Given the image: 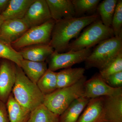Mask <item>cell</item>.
<instances>
[{"instance_id":"f546056e","label":"cell","mask_w":122,"mask_h":122,"mask_svg":"<svg viewBox=\"0 0 122 122\" xmlns=\"http://www.w3.org/2000/svg\"><path fill=\"white\" fill-rule=\"evenodd\" d=\"M9 2L10 0H0V15L5 11Z\"/></svg>"},{"instance_id":"30bf717a","label":"cell","mask_w":122,"mask_h":122,"mask_svg":"<svg viewBox=\"0 0 122 122\" xmlns=\"http://www.w3.org/2000/svg\"><path fill=\"white\" fill-rule=\"evenodd\" d=\"M51 19L46 0H35L22 20L30 29L42 25Z\"/></svg>"},{"instance_id":"6da1fadb","label":"cell","mask_w":122,"mask_h":122,"mask_svg":"<svg viewBox=\"0 0 122 122\" xmlns=\"http://www.w3.org/2000/svg\"><path fill=\"white\" fill-rule=\"evenodd\" d=\"M100 16L98 14L63 19L55 21L49 45L58 53L67 50L71 41Z\"/></svg>"},{"instance_id":"7c38bea8","label":"cell","mask_w":122,"mask_h":122,"mask_svg":"<svg viewBox=\"0 0 122 122\" xmlns=\"http://www.w3.org/2000/svg\"><path fill=\"white\" fill-rule=\"evenodd\" d=\"M104 96L91 99L77 122H104Z\"/></svg>"},{"instance_id":"ffe728a7","label":"cell","mask_w":122,"mask_h":122,"mask_svg":"<svg viewBox=\"0 0 122 122\" xmlns=\"http://www.w3.org/2000/svg\"><path fill=\"white\" fill-rule=\"evenodd\" d=\"M20 68L28 78L36 84L48 69L45 62H38L24 59L21 61Z\"/></svg>"},{"instance_id":"1f68e13d","label":"cell","mask_w":122,"mask_h":122,"mask_svg":"<svg viewBox=\"0 0 122 122\" xmlns=\"http://www.w3.org/2000/svg\"></svg>"},{"instance_id":"4fadbf2b","label":"cell","mask_w":122,"mask_h":122,"mask_svg":"<svg viewBox=\"0 0 122 122\" xmlns=\"http://www.w3.org/2000/svg\"><path fill=\"white\" fill-rule=\"evenodd\" d=\"M51 18L55 21L75 17L71 0H46Z\"/></svg>"},{"instance_id":"2e32d148","label":"cell","mask_w":122,"mask_h":122,"mask_svg":"<svg viewBox=\"0 0 122 122\" xmlns=\"http://www.w3.org/2000/svg\"><path fill=\"white\" fill-rule=\"evenodd\" d=\"M35 0H10L7 8L1 14L4 20L23 19Z\"/></svg>"},{"instance_id":"d4e9b609","label":"cell","mask_w":122,"mask_h":122,"mask_svg":"<svg viewBox=\"0 0 122 122\" xmlns=\"http://www.w3.org/2000/svg\"><path fill=\"white\" fill-rule=\"evenodd\" d=\"M75 12V17L97 10L100 0H71Z\"/></svg>"},{"instance_id":"8992f818","label":"cell","mask_w":122,"mask_h":122,"mask_svg":"<svg viewBox=\"0 0 122 122\" xmlns=\"http://www.w3.org/2000/svg\"><path fill=\"white\" fill-rule=\"evenodd\" d=\"M55 22L52 19L39 26L29 29L19 39L11 44V46L15 49H20L33 45L49 44Z\"/></svg>"},{"instance_id":"5b68a950","label":"cell","mask_w":122,"mask_h":122,"mask_svg":"<svg viewBox=\"0 0 122 122\" xmlns=\"http://www.w3.org/2000/svg\"><path fill=\"white\" fill-rule=\"evenodd\" d=\"M114 36L111 27L105 25L100 19L88 25L81 35L71 42L66 51H78L91 47Z\"/></svg>"},{"instance_id":"f1b7e54d","label":"cell","mask_w":122,"mask_h":122,"mask_svg":"<svg viewBox=\"0 0 122 122\" xmlns=\"http://www.w3.org/2000/svg\"><path fill=\"white\" fill-rule=\"evenodd\" d=\"M0 122H10L6 104L0 101Z\"/></svg>"},{"instance_id":"484cf974","label":"cell","mask_w":122,"mask_h":122,"mask_svg":"<svg viewBox=\"0 0 122 122\" xmlns=\"http://www.w3.org/2000/svg\"><path fill=\"white\" fill-rule=\"evenodd\" d=\"M122 71V52L103 69L99 71V74L103 79L116 73Z\"/></svg>"},{"instance_id":"603a6c76","label":"cell","mask_w":122,"mask_h":122,"mask_svg":"<svg viewBox=\"0 0 122 122\" xmlns=\"http://www.w3.org/2000/svg\"><path fill=\"white\" fill-rule=\"evenodd\" d=\"M36 84L44 95L51 93L57 89V72L48 69Z\"/></svg>"},{"instance_id":"9a60e30c","label":"cell","mask_w":122,"mask_h":122,"mask_svg":"<svg viewBox=\"0 0 122 122\" xmlns=\"http://www.w3.org/2000/svg\"><path fill=\"white\" fill-rule=\"evenodd\" d=\"M49 44H37L26 46L19 51L23 59L33 61L45 62L54 52Z\"/></svg>"},{"instance_id":"e0dca14e","label":"cell","mask_w":122,"mask_h":122,"mask_svg":"<svg viewBox=\"0 0 122 122\" xmlns=\"http://www.w3.org/2000/svg\"><path fill=\"white\" fill-rule=\"evenodd\" d=\"M86 69L82 68H66L57 72V89L71 86L84 77Z\"/></svg>"},{"instance_id":"5bb4252c","label":"cell","mask_w":122,"mask_h":122,"mask_svg":"<svg viewBox=\"0 0 122 122\" xmlns=\"http://www.w3.org/2000/svg\"><path fill=\"white\" fill-rule=\"evenodd\" d=\"M104 97V122H122V94Z\"/></svg>"},{"instance_id":"3957f363","label":"cell","mask_w":122,"mask_h":122,"mask_svg":"<svg viewBox=\"0 0 122 122\" xmlns=\"http://www.w3.org/2000/svg\"><path fill=\"white\" fill-rule=\"evenodd\" d=\"M85 76L77 83L68 87L57 89L45 95L43 104L50 111L59 116L74 100L83 96Z\"/></svg>"},{"instance_id":"4316f807","label":"cell","mask_w":122,"mask_h":122,"mask_svg":"<svg viewBox=\"0 0 122 122\" xmlns=\"http://www.w3.org/2000/svg\"><path fill=\"white\" fill-rule=\"evenodd\" d=\"M111 27L114 36H122V0L117 1L114 13Z\"/></svg>"},{"instance_id":"7a4b0ae2","label":"cell","mask_w":122,"mask_h":122,"mask_svg":"<svg viewBox=\"0 0 122 122\" xmlns=\"http://www.w3.org/2000/svg\"><path fill=\"white\" fill-rule=\"evenodd\" d=\"M12 93L17 102L30 112L43 104L45 95L37 84L30 80L17 65L16 81Z\"/></svg>"},{"instance_id":"cb8c5ba5","label":"cell","mask_w":122,"mask_h":122,"mask_svg":"<svg viewBox=\"0 0 122 122\" xmlns=\"http://www.w3.org/2000/svg\"><path fill=\"white\" fill-rule=\"evenodd\" d=\"M0 59L11 61L20 67L23 58L20 52L14 49L11 44L0 39Z\"/></svg>"},{"instance_id":"83f0119b","label":"cell","mask_w":122,"mask_h":122,"mask_svg":"<svg viewBox=\"0 0 122 122\" xmlns=\"http://www.w3.org/2000/svg\"><path fill=\"white\" fill-rule=\"evenodd\" d=\"M104 80L112 87H122V71L112 75Z\"/></svg>"},{"instance_id":"44dd1931","label":"cell","mask_w":122,"mask_h":122,"mask_svg":"<svg viewBox=\"0 0 122 122\" xmlns=\"http://www.w3.org/2000/svg\"><path fill=\"white\" fill-rule=\"evenodd\" d=\"M117 0H104L99 3L97 10L105 25L111 27Z\"/></svg>"},{"instance_id":"277c9868","label":"cell","mask_w":122,"mask_h":122,"mask_svg":"<svg viewBox=\"0 0 122 122\" xmlns=\"http://www.w3.org/2000/svg\"><path fill=\"white\" fill-rule=\"evenodd\" d=\"M122 52V36L106 39L98 44L86 61L85 68L103 69Z\"/></svg>"},{"instance_id":"d6986e66","label":"cell","mask_w":122,"mask_h":122,"mask_svg":"<svg viewBox=\"0 0 122 122\" xmlns=\"http://www.w3.org/2000/svg\"><path fill=\"white\" fill-rule=\"evenodd\" d=\"M10 122H27L30 111L17 102L11 93L5 103Z\"/></svg>"},{"instance_id":"52a82bcc","label":"cell","mask_w":122,"mask_h":122,"mask_svg":"<svg viewBox=\"0 0 122 122\" xmlns=\"http://www.w3.org/2000/svg\"><path fill=\"white\" fill-rule=\"evenodd\" d=\"M92 51L91 49L64 53L54 51L46 60L48 69L55 72L60 69L71 68L75 64L85 61Z\"/></svg>"},{"instance_id":"4dcf8cb0","label":"cell","mask_w":122,"mask_h":122,"mask_svg":"<svg viewBox=\"0 0 122 122\" xmlns=\"http://www.w3.org/2000/svg\"><path fill=\"white\" fill-rule=\"evenodd\" d=\"M4 20L3 19L2 16H1V15H0V30L1 26L2 23H3Z\"/></svg>"},{"instance_id":"9c48e42d","label":"cell","mask_w":122,"mask_h":122,"mask_svg":"<svg viewBox=\"0 0 122 122\" xmlns=\"http://www.w3.org/2000/svg\"><path fill=\"white\" fill-rule=\"evenodd\" d=\"M16 65L11 61L0 60V101L5 103L16 81Z\"/></svg>"},{"instance_id":"8fae6325","label":"cell","mask_w":122,"mask_h":122,"mask_svg":"<svg viewBox=\"0 0 122 122\" xmlns=\"http://www.w3.org/2000/svg\"><path fill=\"white\" fill-rule=\"evenodd\" d=\"M29 29L22 19L4 20L1 26L0 39L11 44L20 37Z\"/></svg>"},{"instance_id":"ac0fdd59","label":"cell","mask_w":122,"mask_h":122,"mask_svg":"<svg viewBox=\"0 0 122 122\" xmlns=\"http://www.w3.org/2000/svg\"><path fill=\"white\" fill-rule=\"evenodd\" d=\"M83 96L74 100L59 116V122H77L90 100Z\"/></svg>"},{"instance_id":"7402d4cb","label":"cell","mask_w":122,"mask_h":122,"mask_svg":"<svg viewBox=\"0 0 122 122\" xmlns=\"http://www.w3.org/2000/svg\"><path fill=\"white\" fill-rule=\"evenodd\" d=\"M59 116L42 104L30 112L27 122H59Z\"/></svg>"},{"instance_id":"ba28073f","label":"cell","mask_w":122,"mask_h":122,"mask_svg":"<svg viewBox=\"0 0 122 122\" xmlns=\"http://www.w3.org/2000/svg\"><path fill=\"white\" fill-rule=\"evenodd\" d=\"M122 94V87L114 88L107 85L99 73L94 75L84 83L83 97L89 99Z\"/></svg>"}]
</instances>
